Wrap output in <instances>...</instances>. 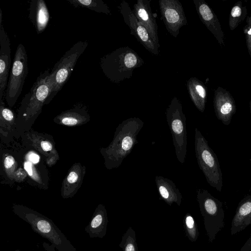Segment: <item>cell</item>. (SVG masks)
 <instances>
[{
  "label": "cell",
  "instance_id": "obj_31",
  "mask_svg": "<svg viewBox=\"0 0 251 251\" xmlns=\"http://www.w3.org/2000/svg\"><path fill=\"white\" fill-rule=\"evenodd\" d=\"M42 149L44 151H50L52 150V146L50 143L48 141H42L41 144Z\"/></svg>",
  "mask_w": 251,
  "mask_h": 251
},
{
  "label": "cell",
  "instance_id": "obj_30",
  "mask_svg": "<svg viewBox=\"0 0 251 251\" xmlns=\"http://www.w3.org/2000/svg\"><path fill=\"white\" fill-rule=\"evenodd\" d=\"M251 250V233L248 240L239 251H250Z\"/></svg>",
  "mask_w": 251,
  "mask_h": 251
},
{
  "label": "cell",
  "instance_id": "obj_35",
  "mask_svg": "<svg viewBox=\"0 0 251 251\" xmlns=\"http://www.w3.org/2000/svg\"><path fill=\"white\" fill-rule=\"evenodd\" d=\"M43 246L45 251H55L54 250L55 248L52 244L50 246L48 244L44 243Z\"/></svg>",
  "mask_w": 251,
  "mask_h": 251
},
{
  "label": "cell",
  "instance_id": "obj_25",
  "mask_svg": "<svg viewBox=\"0 0 251 251\" xmlns=\"http://www.w3.org/2000/svg\"><path fill=\"white\" fill-rule=\"evenodd\" d=\"M78 111V109H75L64 114L61 119L62 124L69 126H73L76 125L79 121L77 118L81 116L77 112Z\"/></svg>",
  "mask_w": 251,
  "mask_h": 251
},
{
  "label": "cell",
  "instance_id": "obj_18",
  "mask_svg": "<svg viewBox=\"0 0 251 251\" xmlns=\"http://www.w3.org/2000/svg\"><path fill=\"white\" fill-rule=\"evenodd\" d=\"M28 17L38 34L44 31L48 25L50 15L44 0L31 1Z\"/></svg>",
  "mask_w": 251,
  "mask_h": 251
},
{
  "label": "cell",
  "instance_id": "obj_15",
  "mask_svg": "<svg viewBox=\"0 0 251 251\" xmlns=\"http://www.w3.org/2000/svg\"><path fill=\"white\" fill-rule=\"evenodd\" d=\"M0 100L7 85L11 65L10 42L3 25L0 26Z\"/></svg>",
  "mask_w": 251,
  "mask_h": 251
},
{
  "label": "cell",
  "instance_id": "obj_5",
  "mask_svg": "<svg viewBox=\"0 0 251 251\" xmlns=\"http://www.w3.org/2000/svg\"><path fill=\"white\" fill-rule=\"evenodd\" d=\"M195 132V151L199 168L207 183L221 192L223 185V175L217 155L197 128Z\"/></svg>",
  "mask_w": 251,
  "mask_h": 251
},
{
  "label": "cell",
  "instance_id": "obj_20",
  "mask_svg": "<svg viewBox=\"0 0 251 251\" xmlns=\"http://www.w3.org/2000/svg\"><path fill=\"white\" fill-rule=\"evenodd\" d=\"M186 86L191 100L200 112H203L207 96L206 86L197 78L192 77L187 80Z\"/></svg>",
  "mask_w": 251,
  "mask_h": 251
},
{
  "label": "cell",
  "instance_id": "obj_4",
  "mask_svg": "<svg viewBox=\"0 0 251 251\" xmlns=\"http://www.w3.org/2000/svg\"><path fill=\"white\" fill-rule=\"evenodd\" d=\"M197 200L203 217L208 242L212 243L225 225L223 203L203 188L197 189Z\"/></svg>",
  "mask_w": 251,
  "mask_h": 251
},
{
  "label": "cell",
  "instance_id": "obj_19",
  "mask_svg": "<svg viewBox=\"0 0 251 251\" xmlns=\"http://www.w3.org/2000/svg\"><path fill=\"white\" fill-rule=\"evenodd\" d=\"M107 214L105 207L100 204L96 208L85 231L91 238H103L106 234L108 224Z\"/></svg>",
  "mask_w": 251,
  "mask_h": 251
},
{
  "label": "cell",
  "instance_id": "obj_24",
  "mask_svg": "<svg viewBox=\"0 0 251 251\" xmlns=\"http://www.w3.org/2000/svg\"><path fill=\"white\" fill-rule=\"evenodd\" d=\"M119 246L123 251H138L136 233L131 227L123 235Z\"/></svg>",
  "mask_w": 251,
  "mask_h": 251
},
{
  "label": "cell",
  "instance_id": "obj_10",
  "mask_svg": "<svg viewBox=\"0 0 251 251\" xmlns=\"http://www.w3.org/2000/svg\"><path fill=\"white\" fill-rule=\"evenodd\" d=\"M161 19L169 33L176 38L180 29L187 25L183 6L178 0H159Z\"/></svg>",
  "mask_w": 251,
  "mask_h": 251
},
{
  "label": "cell",
  "instance_id": "obj_29",
  "mask_svg": "<svg viewBox=\"0 0 251 251\" xmlns=\"http://www.w3.org/2000/svg\"><path fill=\"white\" fill-rule=\"evenodd\" d=\"M78 179V175L75 171L71 172L67 177L68 182L73 184L76 182Z\"/></svg>",
  "mask_w": 251,
  "mask_h": 251
},
{
  "label": "cell",
  "instance_id": "obj_3",
  "mask_svg": "<svg viewBox=\"0 0 251 251\" xmlns=\"http://www.w3.org/2000/svg\"><path fill=\"white\" fill-rule=\"evenodd\" d=\"M14 212L33 230L49 240L58 251H76L63 233L48 218L28 208H14Z\"/></svg>",
  "mask_w": 251,
  "mask_h": 251
},
{
  "label": "cell",
  "instance_id": "obj_6",
  "mask_svg": "<svg viewBox=\"0 0 251 251\" xmlns=\"http://www.w3.org/2000/svg\"><path fill=\"white\" fill-rule=\"evenodd\" d=\"M88 45L87 41L76 42L55 64L48 77L51 86V92L46 102L50 100L67 82L78 58Z\"/></svg>",
  "mask_w": 251,
  "mask_h": 251
},
{
  "label": "cell",
  "instance_id": "obj_2",
  "mask_svg": "<svg viewBox=\"0 0 251 251\" xmlns=\"http://www.w3.org/2000/svg\"><path fill=\"white\" fill-rule=\"evenodd\" d=\"M144 64V60L127 46L119 48L100 60V66L104 75L116 83L131 78L133 71Z\"/></svg>",
  "mask_w": 251,
  "mask_h": 251
},
{
  "label": "cell",
  "instance_id": "obj_36",
  "mask_svg": "<svg viewBox=\"0 0 251 251\" xmlns=\"http://www.w3.org/2000/svg\"><path fill=\"white\" fill-rule=\"evenodd\" d=\"M2 24V13L1 9H0V26H1Z\"/></svg>",
  "mask_w": 251,
  "mask_h": 251
},
{
  "label": "cell",
  "instance_id": "obj_39",
  "mask_svg": "<svg viewBox=\"0 0 251 251\" xmlns=\"http://www.w3.org/2000/svg\"><path fill=\"white\" fill-rule=\"evenodd\" d=\"M250 162H251V159H250Z\"/></svg>",
  "mask_w": 251,
  "mask_h": 251
},
{
  "label": "cell",
  "instance_id": "obj_32",
  "mask_svg": "<svg viewBox=\"0 0 251 251\" xmlns=\"http://www.w3.org/2000/svg\"><path fill=\"white\" fill-rule=\"evenodd\" d=\"M28 158L29 160L33 163H37L39 161V156L34 153H31Z\"/></svg>",
  "mask_w": 251,
  "mask_h": 251
},
{
  "label": "cell",
  "instance_id": "obj_11",
  "mask_svg": "<svg viewBox=\"0 0 251 251\" xmlns=\"http://www.w3.org/2000/svg\"><path fill=\"white\" fill-rule=\"evenodd\" d=\"M124 21L130 30V33L149 51L155 55L159 53V48L153 42L146 28L139 22L126 1H121L118 7Z\"/></svg>",
  "mask_w": 251,
  "mask_h": 251
},
{
  "label": "cell",
  "instance_id": "obj_23",
  "mask_svg": "<svg viewBox=\"0 0 251 251\" xmlns=\"http://www.w3.org/2000/svg\"><path fill=\"white\" fill-rule=\"evenodd\" d=\"M183 223L186 236L191 242H195L199 236V231L195 219L190 213H187Z\"/></svg>",
  "mask_w": 251,
  "mask_h": 251
},
{
  "label": "cell",
  "instance_id": "obj_8",
  "mask_svg": "<svg viewBox=\"0 0 251 251\" xmlns=\"http://www.w3.org/2000/svg\"><path fill=\"white\" fill-rule=\"evenodd\" d=\"M27 74V55L24 46L19 44L14 55L6 89L5 99L9 106H13L21 95Z\"/></svg>",
  "mask_w": 251,
  "mask_h": 251
},
{
  "label": "cell",
  "instance_id": "obj_27",
  "mask_svg": "<svg viewBox=\"0 0 251 251\" xmlns=\"http://www.w3.org/2000/svg\"><path fill=\"white\" fill-rule=\"evenodd\" d=\"M15 161L11 155L7 156L4 160L5 169L9 176H12L15 168Z\"/></svg>",
  "mask_w": 251,
  "mask_h": 251
},
{
  "label": "cell",
  "instance_id": "obj_33",
  "mask_svg": "<svg viewBox=\"0 0 251 251\" xmlns=\"http://www.w3.org/2000/svg\"><path fill=\"white\" fill-rule=\"evenodd\" d=\"M25 169L30 176L32 175V165L30 163V162H25Z\"/></svg>",
  "mask_w": 251,
  "mask_h": 251
},
{
  "label": "cell",
  "instance_id": "obj_7",
  "mask_svg": "<svg viewBox=\"0 0 251 251\" xmlns=\"http://www.w3.org/2000/svg\"><path fill=\"white\" fill-rule=\"evenodd\" d=\"M166 117L178 161L183 164L187 153L186 118L183 112L182 105L176 97L173 98L166 111Z\"/></svg>",
  "mask_w": 251,
  "mask_h": 251
},
{
  "label": "cell",
  "instance_id": "obj_34",
  "mask_svg": "<svg viewBox=\"0 0 251 251\" xmlns=\"http://www.w3.org/2000/svg\"><path fill=\"white\" fill-rule=\"evenodd\" d=\"M25 176V173L22 169H19L16 173V178L19 180L24 178Z\"/></svg>",
  "mask_w": 251,
  "mask_h": 251
},
{
  "label": "cell",
  "instance_id": "obj_16",
  "mask_svg": "<svg viewBox=\"0 0 251 251\" xmlns=\"http://www.w3.org/2000/svg\"><path fill=\"white\" fill-rule=\"evenodd\" d=\"M251 224V195H248L244 197L238 204L231 223V235L241 232Z\"/></svg>",
  "mask_w": 251,
  "mask_h": 251
},
{
  "label": "cell",
  "instance_id": "obj_26",
  "mask_svg": "<svg viewBox=\"0 0 251 251\" xmlns=\"http://www.w3.org/2000/svg\"><path fill=\"white\" fill-rule=\"evenodd\" d=\"M247 24L244 28L247 49L251 57V16H248L246 19Z\"/></svg>",
  "mask_w": 251,
  "mask_h": 251
},
{
  "label": "cell",
  "instance_id": "obj_38",
  "mask_svg": "<svg viewBox=\"0 0 251 251\" xmlns=\"http://www.w3.org/2000/svg\"><path fill=\"white\" fill-rule=\"evenodd\" d=\"M15 251H20L18 250H15Z\"/></svg>",
  "mask_w": 251,
  "mask_h": 251
},
{
  "label": "cell",
  "instance_id": "obj_12",
  "mask_svg": "<svg viewBox=\"0 0 251 251\" xmlns=\"http://www.w3.org/2000/svg\"><path fill=\"white\" fill-rule=\"evenodd\" d=\"M214 111L217 118L228 126L236 111L235 100L230 93L219 87L215 91L213 100Z\"/></svg>",
  "mask_w": 251,
  "mask_h": 251
},
{
  "label": "cell",
  "instance_id": "obj_14",
  "mask_svg": "<svg viewBox=\"0 0 251 251\" xmlns=\"http://www.w3.org/2000/svg\"><path fill=\"white\" fill-rule=\"evenodd\" d=\"M198 16L208 30L213 34L218 43L225 45L224 34L217 17L203 0H193Z\"/></svg>",
  "mask_w": 251,
  "mask_h": 251
},
{
  "label": "cell",
  "instance_id": "obj_9",
  "mask_svg": "<svg viewBox=\"0 0 251 251\" xmlns=\"http://www.w3.org/2000/svg\"><path fill=\"white\" fill-rule=\"evenodd\" d=\"M49 69L41 73L23 98L20 113L31 117L38 114L51 92V86L48 80Z\"/></svg>",
  "mask_w": 251,
  "mask_h": 251
},
{
  "label": "cell",
  "instance_id": "obj_21",
  "mask_svg": "<svg viewBox=\"0 0 251 251\" xmlns=\"http://www.w3.org/2000/svg\"><path fill=\"white\" fill-rule=\"evenodd\" d=\"M75 8H87L98 13H102L111 15V11L102 0H67Z\"/></svg>",
  "mask_w": 251,
  "mask_h": 251
},
{
  "label": "cell",
  "instance_id": "obj_28",
  "mask_svg": "<svg viewBox=\"0 0 251 251\" xmlns=\"http://www.w3.org/2000/svg\"><path fill=\"white\" fill-rule=\"evenodd\" d=\"M0 110L1 115L5 120L10 121L13 119V113L10 109L4 106L2 100H0Z\"/></svg>",
  "mask_w": 251,
  "mask_h": 251
},
{
  "label": "cell",
  "instance_id": "obj_1",
  "mask_svg": "<svg viewBox=\"0 0 251 251\" xmlns=\"http://www.w3.org/2000/svg\"><path fill=\"white\" fill-rule=\"evenodd\" d=\"M144 125L139 118L123 121L116 128L110 145L103 150L105 165L109 169L119 167L138 143L137 136Z\"/></svg>",
  "mask_w": 251,
  "mask_h": 251
},
{
  "label": "cell",
  "instance_id": "obj_13",
  "mask_svg": "<svg viewBox=\"0 0 251 251\" xmlns=\"http://www.w3.org/2000/svg\"><path fill=\"white\" fill-rule=\"evenodd\" d=\"M151 0H138L133 5V13L148 31L153 42L159 48L157 25L151 6Z\"/></svg>",
  "mask_w": 251,
  "mask_h": 251
},
{
  "label": "cell",
  "instance_id": "obj_22",
  "mask_svg": "<svg viewBox=\"0 0 251 251\" xmlns=\"http://www.w3.org/2000/svg\"><path fill=\"white\" fill-rule=\"evenodd\" d=\"M247 15V9L242 5L241 1L237 2L232 8L229 17V26L233 30L245 19Z\"/></svg>",
  "mask_w": 251,
  "mask_h": 251
},
{
  "label": "cell",
  "instance_id": "obj_17",
  "mask_svg": "<svg viewBox=\"0 0 251 251\" xmlns=\"http://www.w3.org/2000/svg\"><path fill=\"white\" fill-rule=\"evenodd\" d=\"M155 182L160 200H163L170 206L174 202L178 206L180 205L182 195L173 181L163 176H156Z\"/></svg>",
  "mask_w": 251,
  "mask_h": 251
},
{
  "label": "cell",
  "instance_id": "obj_37",
  "mask_svg": "<svg viewBox=\"0 0 251 251\" xmlns=\"http://www.w3.org/2000/svg\"><path fill=\"white\" fill-rule=\"evenodd\" d=\"M250 112L251 114V100L250 101Z\"/></svg>",
  "mask_w": 251,
  "mask_h": 251
}]
</instances>
